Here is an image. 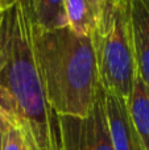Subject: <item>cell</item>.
<instances>
[{"label":"cell","mask_w":149,"mask_h":150,"mask_svg":"<svg viewBox=\"0 0 149 150\" xmlns=\"http://www.w3.org/2000/svg\"><path fill=\"white\" fill-rule=\"evenodd\" d=\"M0 115L31 150H62L58 115L45 95L32 49L31 0H18L0 21Z\"/></svg>","instance_id":"1"},{"label":"cell","mask_w":149,"mask_h":150,"mask_svg":"<svg viewBox=\"0 0 149 150\" xmlns=\"http://www.w3.org/2000/svg\"><path fill=\"white\" fill-rule=\"evenodd\" d=\"M31 38L53 111L58 116H87L99 86L91 37L79 36L69 26L42 28L34 21L31 5Z\"/></svg>","instance_id":"2"},{"label":"cell","mask_w":149,"mask_h":150,"mask_svg":"<svg viewBox=\"0 0 149 150\" xmlns=\"http://www.w3.org/2000/svg\"><path fill=\"white\" fill-rule=\"evenodd\" d=\"M98 80L108 95L128 101L137 76L128 0H104L91 36Z\"/></svg>","instance_id":"3"},{"label":"cell","mask_w":149,"mask_h":150,"mask_svg":"<svg viewBox=\"0 0 149 150\" xmlns=\"http://www.w3.org/2000/svg\"><path fill=\"white\" fill-rule=\"evenodd\" d=\"M104 99L106 91L99 84L87 116H58L62 150H114Z\"/></svg>","instance_id":"4"},{"label":"cell","mask_w":149,"mask_h":150,"mask_svg":"<svg viewBox=\"0 0 149 150\" xmlns=\"http://www.w3.org/2000/svg\"><path fill=\"white\" fill-rule=\"evenodd\" d=\"M128 15L137 75L149 91V0H128Z\"/></svg>","instance_id":"5"},{"label":"cell","mask_w":149,"mask_h":150,"mask_svg":"<svg viewBox=\"0 0 149 150\" xmlns=\"http://www.w3.org/2000/svg\"><path fill=\"white\" fill-rule=\"evenodd\" d=\"M104 105L114 150H141L128 101L106 93Z\"/></svg>","instance_id":"6"},{"label":"cell","mask_w":149,"mask_h":150,"mask_svg":"<svg viewBox=\"0 0 149 150\" xmlns=\"http://www.w3.org/2000/svg\"><path fill=\"white\" fill-rule=\"evenodd\" d=\"M104 0H65V16L67 26L79 36H91Z\"/></svg>","instance_id":"7"},{"label":"cell","mask_w":149,"mask_h":150,"mask_svg":"<svg viewBox=\"0 0 149 150\" xmlns=\"http://www.w3.org/2000/svg\"><path fill=\"white\" fill-rule=\"evenodd\" d=\"M128 108L141 150H149V91L139 75L136 76L133 90L128 99Z\"/></svg>","instance_id":"8"},{"label":"cell","mask_w":149,"mask_h":150,"mask_svg":"<svg viewBox=\"0 0 149 150\" xmlns=\"http://www.w3.org/2000/svg\"><path fill=\"white\" fill-rule=\"evenodd\" d=\"M33 18L46 29L67 26L65 16V0H31Z\"/></svg>","instance_id":"9"},{"label":"cell","mask_w":149,"mask_h":150,"mask_svg":"<svg viewBox=\"0 0 149 150\" xmlns=\"http://www.w3.org/2000/svg\"><path fill=\"white\" fill-rule=\"evenodd\" d=\"M0 150H31L17 127L0 115Z\"/></svg>","instance_id":"10"},{"label":"cell","mask_w":149,"mask_h":150,"mask_svg":"<svg viewBox=\"0 0 149 150\" xmlns=\"http://www.w3.org/2000/svg\"><path fill=\"white\" fill-rule=\"evenodd\" d=\"M17 1L18 0H0V13L8 11L9 8H12Z\"/></svg>","instance_id":"11"},{"label":"cell","mask_w":149,"mask_h":150,"mask_svg":"<svg viewBox=\"0 0 149 150\" xmlns=\"http://www.w3.org/2000/svg\"><path fill=\"white\" fill-rule=\"evenodd\" d=\"M0 21H1V13H0Z\"/></svg>","instance_id":"12"}]
</instances>
